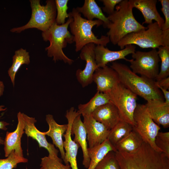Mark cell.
<instances>
[{
    "instance_id": "obj_1",
    "label": "cell",
    "mask_w": 169,
    "mask_h": 169,
    "mask_svg": "<svg viewBox=\"0 0 169 169\" xmlns=\"http://www.w3.org/2000/svg\"><path fill=\"white\" fill-rule=\"evenodd\" d=\"M120 169H169V157L143 142L136 151L115 152Z\"/></svg>"
},
{
    "instance_id": "obj_24",
    "label": "cell",
    "mask_w": 169,
    "mask_h": 169,
    "mask_svg": "<svg viewBox=\"0 0 169 169\" xmlns=\"http://www.w3.org/2000/svg\"><path fill=\"white\" fill-rule=\"evenodd\" d=\"M117 151L115 146L107 139L99 146L88 148V153L90 159L89 167L87 169H95L99 163L109 152Z\"/></svg>"
},
{
    "instance_id": "obj_4",
    "label": "cell",
    "mask_w": 169,
    "mask_h": 169,
    "mask_svg": "<svg viewBox=\"0 0 169 169\" xmlns=\"http://www.w3.org/2000/svg\"><path fill=\"white\" fill-rule=\"evenodd\" d=\"M69 14L73 18L69 26L71 33L73 36L74 42L75 43L76 52L80 51L84 46L90 43L106 46L109 43L110 39L107 36L102 35L98 38L92 31L95 26L97 27L103 25L101 21L89 20L84 18L75 8H73Z\"/></svg>"
},
{
    "instance_id": "obj_29",
    "label": "cell",
    "mask_w": 169,
    "mask_h": 169,
    "mask_svg": "<svg viewBox=\"0 0 169 169\" xmlns=\"http://www.w3.org/2000/svg\"><path fill=\"white\" fill-rule=\"evenodd\" d=\"M158 49L161 65L160 71L156 79L157 82L169 75V46H161Z\"/></svg>"
},
{
    "instance_id": "obj_27",
    "label": "cell",
    "mask_w": 169,
    "mask_h": 169,
    "mask_svg": "<svg viewBox=\"0 0 169 169\" xmlns=\"http://www.w3.org/2000/svg\"><path fill=\"white\" fill-rule=\"evenodd\" d=\"M30 62L29 52L21 48L15 51L13 57V63L8 70V74L11 82L14 86L16 75L21 66L23 64H28Z\"/></svg>"
},
{
    "instance_id": "obj_34",
    "label": "cell",
    "mask_w": 169,
    "mask_h": 169,
    "mask_svg": "<svg viewBox=\"0 0 169 169\" xmlns=\"http://www.w3.org/2000/svg\"><path fill=\"white\" fill-rule=\"evenodd\" d=\"M156 146L169 157V132H160L155 140Z\"/></svg>"
},
{
    "instance_id": "obj_10",
    "label": "cell",
    "mask_w": 169,
    "mask_h": 169,
    "mask_svg": "<svg viewBox=\"0 0 169 169\" xmlns=\"http://www.w3.org/2000/svg\"><path fill=\"white\" fill-rule=\"evenodd\" d=\"M132 59H129L130 68L135 74L156 80L159 73V63L160 61L158 51L153 49L148 52L136 51L132 54Z\"/></svg>"
},
{
    "instance_id": "obj_13",
    "label": "cell",
    "mask_w": 169,
    "mask_h": 169,
    "mask_svg": "<svg viewBox=\"0 0 169 169\" xmlns=\"http://www.w3.org/2000/svg\"><path fill=\"white\" fill-rule=\"evenodd\" d=\"M83 116L89 148L99 145L107 139L110 130L103 124L95 120L91 114Z\"/></svg>"
},
{
    "instance_id": "obj_16",
    "label": "cell",
    "mask_w": 169,
    "mask_h": 169,
    "mask_svg": "<svg viewBox=\"0 0 169 169\" xmlns=\"http://www.w3.org/2000/svg\"><path fill=\"white\" fill-rule=\"evenodd\" d=\"M93 81L96 84L97 91L106 94L120 83L117 73L107 65L98 68L95 70Z\"/></svg>"
},
{
    "instance_id": "obj_12",
    "label": "cell",
    "mask_w": 169,
    "mask_h": 169,
    "mask_svg": "<svg viewBox=\"0 0 169 169\" xmlns=\"http://www.w3.org/2000/svg\"><path fill=\"white\" fill-rule=\"evenodd\" d=\"M78 112L72 107L67 110L65 117L68 120V128L63 136L64 146L65 152V164H69L71 169H78L77 156L79 145L71 138V128L73 120Z\"/></svg>"
},
{
    "instance_id": "obj_25",
    "label": "cell",
    "mask_w": 169,
    "mask_h": 169,
    "mask_svg": "<svg viewBox=\"0 0 169 169\" xmlns=\"http://www.w3.org/2000/svg\"><path fill=\"white\" fill-rule=\"evenodd\" d=\"M143 141L140 136L133 130L115 146L117 151L133 153L141 146Z\"/></svg>"
},
{
    "instance_id": "obj_15",
    "label": "cell",
    "mask_w": 169,
    "mask_h": 169,
    "mask_svg": "<svg viewBox=\"0 0 169 169\" xmlns=\"http://www.w3.org/2000/svg\"><path fill=\"white\" fill-rule=\"evenodd\" d=\"M125 48L120 50L114 51L102 45L95 46V60L98 68H102L110 62L123 59L128 61L129 59L125 57L134 53L136 51V46L132 44L125 46Z\"/></svg>"
},
{
    "instance_id": "obj_36",
    "label": "cell",
    "mask_w": 169,
    "mask_h": 169,
    "mask_svg": "<svg viewBox=\"0 0 169 169\" xmlns=\"http://www.w3.org/2000/svg\"><path fill=\"white\" fill-rule=\"evenodd\" d=\"M122 0H101L104 7L102 8L103 11L109 15L112 14L114 11L115 8Z\"/></svg>"
},
{
    "instance_id": "obj_35",
    "label": "cell",
    "mask_w": 169,
    "mask_h": 169,
    "mask_svg": "<svg viewBox=\"0 0 169 169\" xmlns=\"http://www.w3.org/2000/svg\"><path fill=\"white\" fill-rule=\"evenodd\" d=\"M162 6L161 10L165 18L164 23L161 28L163 30H169V0H159Z\"/></svg>"
},
{
    "instance_id": "obj_38",
    "label": "cell",
    "mask_w": 169,
    "mask_h": 169,
    "mask_svg": "<svg viewBox=\"0 0 169 169\" xmlns=\"http://www.w3.org/2000/svg\"><path fill=\"white\" fill-rule=\"evenodd\" d=\"M156 84L160 87L167 90L169 88V77L163 79L158 81H156Z\"/></svg>"
},
{
    "instance_id": "obj_6",
    "label": "cell",
    "mask_w": 169,
    "mask_h": 169,
    "mask_svg": "<svg viewBox=\"0 0 169 169\" xmlns=\"http://www.w3.org/2000/svg\"><path fill=\"white\" fill-rule=\"evenodd\" d=\"M146 29L129 33L117 45L121 49L129 44H136L142 48H158L169 46V30H163L156 22L149 24Z\"/></svg>"
},
{
    "instance_id": "obj_37",
    "label": "cell",
    "mask_w": 169,
    "mask_h": 169,
    "mask_svg": "<svg viewBox=\"0 0 169 169\" xmlns=\"http://www.w3.org/2000/svg\"><path fill=\"white\" fill-rule=\"evenodd\" d=\"M7 108H5L4 105H0V112L6 110ZM9 124L4 121H0V129L6 131L7 129V126L9 125ZM4 140L0 137V145H3Z\"/></svg>"
},
{
    "instance_id": "obj_20",
    "label": "cell",
    "mask_w": 169,
    "mask_h": 169,
    "mask_svg": "<svg viewBox=\"0 0 169 169\" xmlns=\"http://www.w3.org/2000/svg\"><path fill=\"white\" fill-rule=\"evenodd\" d=\"M81 115L78 113L74 118L71 126V135L74 136L73 141L81 148L83 157L82 164L84 167L87 169L90 165V159L88 153L87 133Z\"/></svg>"
},
{
    "instance_id": "obj_32",
    "label": "cell",
    "mask_w": 169,
    "mask_h": 169,
    "mask_svg": "<svg viewBox=\"0 0 169 169\" xmlns=\"http://www.w3.org/2000/svg\"><path fill=\"white\" fill-rule=\"evenodd\" d=\"M115 152L110 151L108 152L99 163L95 169H120Z\"/></svg>"
},
{
    "instance_id": "obj_23",
    "label": "cell",
    "mask_w": 169,
    "mask_h": 169,
    "mask_svg": "<svg viewBox=\"0 0 169 169\" xmlns=\"http://www.w3.org/2000/svg\"><path fill=\"white\" fill-rule=\"evenodd\" d=\"M75 8L87 20H93L94 18H96L101 21L103 23L104 27L109 23L107 17L94 0H85L82 7Z\"/></svg>"
},
{
    "instance_id": "obj_11",
    "label": "cell",
    "mask_w": 169,
    "mask_h": 169,
    "mask_svg": "<svg viewBox=\"0 0 169 169\" xmlns=\"http://www.w3.org/2000/svg\"><path fill=\"white\" fill-rule=\"evenodd\" d=\"M95 45L90 43L84 46L81 50L80 59L85 61V66L83 70L77 69L76 76L78 82L83 87H85L93 82V76L98 68L95 60Z\"/></svg>"
},
{
    "instance_id": "obj_21",
    "label": "cell",
    "mask_w": 169,
    "mask_h": 169,
    "mask_svg": "<svg viewBox=\"0 0 169 169\" xmlns=\"http://www.w3.org/2000/svg\"><path fill=\"white\" fill-rule=\"evenodd\" d=\"M145 105L150 116L157 125L164 128L169 126V104L158 100L147 101Z\"/></svg>"
},
{
    "instance_id": "obj_18",
    "label": "cell",
    "mask_w": 169,
    "mask_h": 169,
    "mask_svg": "<svg viewBox=\"0 0 169 169\" xmlns=\"http://www.w3.org/2000/svg\"><path fill=\"white\" fill-rule=\"evenodd\" d=\"M91 114L95 120L103 124L109 130L121 120L117 108L111 102L98 107Z\"/></svg>"
},
{
    "instance_id": "obj_9",
    "label": "cell",
    "mask_w": 169,
    "mask_h": 169,
    "mask_svg": "<svg viewBox=\"0 0 169 169\" xmlns=\"http://www.w3.org/2000/svg\"><path fill=\"white\" fill-rule=\"evenodd\" d=\"M135 131L143 141L148 144L156 151L162 152L156 145V138L160 129L148 113L145 105L137 104L134 114Z\"/></svg>"
},
{
    "instance_id": "obj_5",
    "label": "cell",
    "mask_w": 169,
    "mask_h": 169,
    "mask_svg": "<svg viewBox=\"0 0 169 169\" xmlns=\"http://www.w3.org/2000/svg\"><path fill=\"white\" fill-rule=\"evenodd\" d=\"M73 19L69 15L64 23L59 25L55 22L47 30L42 32V35L44 40L50 42L49 45L45 48L47 55L49 57H53L55 62L59 60H62L64 63L71 65L74 62L65 55L63 50L68 44L74 42L73 36L68 30L69 24Z\"/></svg>"
},
{
    "instance_id": "obj_26",
    "label": "cell",
    "mask_w": 169,
    "mask_h": 169,
    "mask_svg": "<svg viewBox=\"0 0 169 169\" xmlns=\"http://www.w3.org/2000/svg\"><path fill=\"white\" fill-rule=\"evenodd\" d=\"M110 102L107 94L97 91L88 102L79 105L77 111L82 116L90 115L98 107Z\"/></svg>"
},
{
    "instance_id": "obj_7",
    "label": "cell",
    "mask_w": 169,
    "mask_h": 169,
    "mask_svg": "<svg viewBox=\"0 0 169 169\" xmlns=\"http://www.w3.org/2000/svg\"><path fill=\"white\" fill-rule=\"evenodd\" d=\"M31 18L25 25L14 28L13 32L20 33L25 29L35 28L43 32L47 30L56 21V9L55 1L48 0L46 4L42 5L39 0H31Z\"/></svg>"
},
{
    "instance_id": "obj_28",
    "label": "cell",
    "mask_w": 169,
    "mask_h": 169,
    "mask_svg": "<svg viewBox=\"0 0 169 169\" xmlns=\"http://www.w3.org/2000/svg\"><path fill=\"white\" fill-rule=\"evenodd\" d=\"M133 130V126L123 121H120L110 130L107 139L114 146Z\"/></svg>"
},
{
    "instance_id": "obj_39",
    "label": "cell",
    "mask_w": 169,
    "mask_h": 169,
    "mask_svg": "<svg viewBox=\"0 0 169 169\" xmlns=\"http://www.w3.org/2000/svg\"><path fill=\"white\" fill-rule=\"evenodd\" d=\"M156 86L158 88L161 90L163 94L164 99H165V102L166 103L169 104V91L167 90H166L159 85H158L156 83Z\"/></svg>"
},
{
    "instance_id": "obj_30",
    "label": "cell",
    "mask_w": 169,
    "mask_h": 169,
    "mask_svg": "<svg viewBox=\"0 0 169 169\" xmlns=\"http://www.w3.org/2000/svg\"><path fill=\"white\" fill-rule=\"evenodd\" d=\"M28 160L21 156L14 151H13L5 159H0V169H13L18 164L28 162Z\"/></svg>"
},
{
    "instance_id": "obj_8",
    "label": "cell",
    "mask_w": 169,
    "mask_h": 169,
    "mask_svg": "<svg viewBox=\"0 0 169 169\" xmlns=\"http://www.w3.org/2000/svg\"><path fill=\"white\" fill-rule=\"evenodd\" d=\"M106 94L110 101L117 108L121 120L134 126V114L137 105V95L120 83Z\"/></svg>"
},
{
    "instance_id": "obj_40",
    "label": "cell",
    "mask_w": 169,
    "mask_h": 169,
    "mask_svg": "<svg viewBox=\"0 0 169 169\" xmlns=\"http://www.w3.org/2000/svg\"><path fill=\"white\" fill-rule=\"evenodd\" d=\"M4 87L5 86L3 82L0 80V97L3 95Z\"/></svg>"
},
{
    "instance_id": "obj_3",
    "label": "cell",
    "mask_w": 169,
    "mask_h": 169,
    "mask_svg": "<svg viewBox=\"0 0 169 169\" xmlns=\"http://www.w3.org/2000/svg\"><path fill=\"white\" fill-rule=\"evenodd\" d=\"M110 67L118 74L120 83L137 95L147 101L153 100L164 101V97L155 80L140 76L126 65L113 62Z\"/></svg>"
},
{
    "instance_id": "obj_2",
    "label": "cell",
    "mask_w": 169,
    "mask_h": 169,
    "mask_svg": "<svg viewBox=\"0 0 169 169\" xmlns=\"http://www.w3.org/2000/svg\"><path fill=\"white\" fill-rule=\"evenodd\" d=\"M115 8L114 12L107 17L109 22L104 27L109 29L106 34L113 44H117L129 33L147 28L135 18L129 0H122Z\"/></svg>"
},
{
    "instance_id": "obj_19",
    "label": "cell",
    "mask_w": 169,
    "mask_h": 169,
    "mask_svg": "<svg viewBox=\"0 0 169 169\" xmlns=\"http://www.w3.org/2000/svg\"><path fill=\"white\" fill-rule=\"evenodd\" d=\"M133 8L138 9L143 15L145 21L142 23L151 24L152 20L156 21L158 25L162 28L165 20L158 12L156 4V0H129Z\"/></svg>"
},
{
    "instance_id": "obj_22",
    "label": "cell",
    "mask_w": 169,
    "mask_h": 169,
    "mask_svg": "<svg viewBox=\"0 0 169 169\" xmlns=\"http://www.w3.org/2000/svg\"><path fill=\"white\" fill-rule=\"evenodd\" d=\"M45 120L48 125L49 129L46 132H42L43 133L52 139L54 145L59 149L62 160L65 163V152L63 136L68 128V124H59L54 119L53 115L49 114L46 115Z\"/></svg>"
},
{
    "instance_id": "obj_33",
    "label": "cell",
    "mask_w": 169,
    "mask_h": 169,
    "mask_svg": "<svg viewBox=\"0 0 169 169\" xmlns=\"http://www.w3.org/2000/svg\"><path fill=\"white\" fill-rule=\"evenodd\" d=\"M62 161L45 156L41 158L40 169H71L69 164L64 165Z\"/></svg>"
},
{
    "instance_id": "obj_17",
    "label": "cell",
    "mask_w": 169,
    "mask_h": 169,
    "mask_svg": "<svg viewBox=\"0 0 169 169\" xmlns=\"http://www.w3.org/2000/svg\"><path fill=\"white\" fill-rule=\"evenodd\" d=\"M17 118L18 123L16 129L13 132L7 131L4 140V151L6 157L13 151H14L21 156H23L21 144V139L25 132L23 113L19 112L17 114Z\"/></svg>"
},
{
    "instance_id": "obj_14",
    "label": "cell",
    "mask_w": 169,
    "mask_h": 169,
    "mask_svg": "<svg viewBox=\"0 0 169 169\" xmlns=\"http://www.w3.org/2000/svg\"><path fill=\"white\" fill-rule=\"evenodd\" d=\"M23 115L25 124L24 133L27 136L35 140L40 148L46 149L49 152V156L58 160H62L58 157L59 151L55 147L54 145L49 142L45 135L36 127L35 124L37 120L35 118L29 116L23 113Z\"/></svg>"
},
{
    "instance_id": "obj_31",
    "label": "cell",
    "mask_w": 169,
    "mask_h": 169,
    "mask_svg": "<svg viewBox=\"0 0 169 169\" xmlns=\"http://www.w3.org/2000/svg\"><path fill=\"white\" fill-rule=\"evenodd\" d=\"M68 0H55L56 9V23L58 25H61L65 23L66 18L69 17L67 11L68 9Z\"/></svg>"
}]
</instances>
